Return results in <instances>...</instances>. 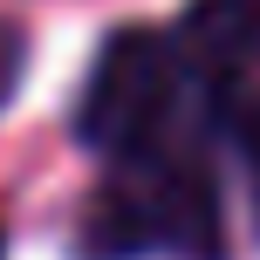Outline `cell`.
Here are the masks:
<instances>
[{
    "instance_id": "6da1fadb",
    "label": "cell",
    "mask_w": 260,
    "mask_h": 260,
    "mask_svg": "<svg viewBox=\"0 0 260 260\" xmlns=\"http://www.w3.org/2000/svg\"><path fill=\"white\" fill-rule=\"evenodd\" d=\"M219 117H226V103L206 82V69L185 55V41L151 35V27H123L103 41L89 82H82V103H76L82 144L103 151L110 165L199 151V130Z\"/></svg>"
},
{
    "instance_id": "7a4b0ae2",
    "label": "cell",
    "mask_w": 260,
    "mask_h": 260,
    "mask_svg": "<svg viewBox=\"0 0 260 260\" xmlns=\"http://www.w3.org/2000/svg\"><path fill=\"white\" fill-rule=\"evenodd\" d=\"M82 253L89 260H137V253H219V185L199 151L130 157L110 165L82 212Z\"/></svg>"
},
{
    "instance_id": "3957f363",
    "label": "cell",
    "mask_w": 260,
    "mask_h": 260,
    "mask_svg": "<svg viewBox=\"0 0 260 260\" xmlns=\"http://www.w3.org/2000/svg\"><path fill=\"white\" fill-rule=\"evenodd\" d=\"M178 41L206 69L219 103L260 96V0H192L178 21Z\"/></svg>"
},
{
    "instance_id": "277c9868",
    "label": "cell",
    "mask_w": 260,
    "mask_h": 260,
    "mask_svg": "<svg viewBox=\"0 0 260 260\" xmlns=\"http://www.w3.org/2000/svg\"><path fill=\"white\" fill-rule=\"evenodd\" d=\"M226 130H233V144H240V157H247V171H253V212H260V96H240V103H226Z\"/></svg>"
},
{
    "instance_id": "5b68a950",
    "label": "cell",
    "mask_w": 260,
    "mask_h": 260,
    "mask_svg": "<svg viewBox=\"0 0 260 260\" xmlns=\"http://www.w3.org/2000/svg\"><path fill=\"white\" fill-rule=\"evenodd\" d=\"M21 69H27V35L14 21H0V103L14 96V82H21Z\"/></svg>"
}]
</instances>
